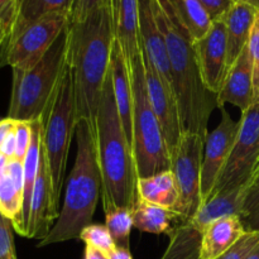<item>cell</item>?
Here are the masks:
<instances>
[{"instance_id": "42", "label": "cell", "mask_w": 259, "mask_h": 259, "mask_svg": "<svg viewBox=\"0 0 259 259\" xmlns=\"http://www.w3.org/2000/svg\"><path fill=\"white\" fill-rule=\"evenodd\" d=\"M108 255L109 259H133L131 250L128 248L121 247H115Z\"/></svg>"}, {"instance_id": "14", "label": "cell", "mask_w": 259, "mask_h": 259, "mask_svg": "<svg viewBox=\"0 0 259 259\" xmlns=\"http://www.w3.org/2000/svg\"><path fill=\"white\" fill-rule=\"evenodd\" d=\"M60 210L53 194L50 164L42 147L39 171L33 190L25 238L38 240L45 239L55 225V220L57 222Z\"/></svg>"}, {"instance_id": "5", "label": "cell", "mask_w": 259, "mask_h": 259, "mask_svg": "<svg viewBox=\"0 0 259 259\" xmlns=\"http://www.w3.org/2000/svg\"><path fill=\"white\" fill-rule=\"evenodd\" d=\"M68 25L45 56L28 70L13 68V86L8 118L37 121L42 116L68 62Z\"/></svg>"}, {"instance_id": "18", "label": "cell", "mask_w": 259, "mask_h": 259, "mask_svg": "<svg viewBox=\"0 0 259 259\" xmlns=\"http://www.w3.org/2000/svg\"><path fill=\"white\" fill-rule=\"evenodd\" d=\"M114 34L128 63L142 53L139 38V0H110Z\"/></svg>"}, {"instance_id": "4", "label": "cell", "mask_w": 259, "mask_h": 259, "mask_svg": "<svg viewBox=\"0 0 259 259\" xmlns=\"http://www.w3.org/2000/svg\"><path fill=\"white\" fill-rule=\"evenodd\" d=\"M76 138V159L67 180L60 215L50 234L38 243V247L78 239L83 228L91 224L99 199L103 194V182L96 158L95 137L88 121H78Z\"/></svg>"}, {"instance_id": "19", "label": "cell", "mask_w": 259, "mask_h": 259, "mask_svg": "<svg viewBox=\"0 0 259 259\" xmlns=\"http://www.w3.org/2000/svg\"><path fill=\"white\" fill-rule=\"evenodd\" d=\"M110 76L114 98L125 136L132 144L133 131V85H132L129 63L119 43L114 42L110 62ZM133 147V146H132Z\"/></svg>"}, {"instance_id": "44", "label": "cell", "mask_w": 259, "mask_h": 259, "mask_svg": "<svg viewBox=\"0 0 259 259\" xmlns=\"http://www.w3.org/2000/svg\"><path fill=\"white\" fill-rule=\"evenodd\" d=\"M8 163H9V159L5 158L3 154H0V179H2L5 174H7Z\"/></svg>"}, {"instance_id": "22", "label": "cell", "mask_w": 259, "mask_h": 259, "mask_svg": "<svg viewBox=\"0 0 259 259\" xmlns=\"http://www.w3.org/2000/svg\"><path fill=\"white\" fill-rule=\"evenodd\" d=\"M75 0H19L17 17L3 47L15 39L28 25L53 13H63L70 17Z\"/></svg>"}, {"instance_id": "8", "label": "cell", "mask_w": 259, "mask_h": 259, "mask_svg": "<svg viewBox=\"0 0 259 259\" xmlns=\"http://www.w3.org/2000/svg\"><path fill=\"white\" fill-rule=\"evenodd\" d=\"M206 138L200 134L184 132L180 143L172 153L171 171L176 179L179 202L174 212L180 220L194 217L202 204L201 167Z\"/></svg>"}, {"instance_id": "30", "label": "cell", "mask_w": 259, "mask_h": 259, "mask_svg": "<svg viewBox=\"0 0 259 259\" xmlns=\"http://www.w3.org/2000/svg\"><path fill=\"white\" fill-rule=\"evenodd\" d=\"M248 52L252 61L253 88H254V103L259 104V10L248 40Z\"/></svg>"}, {"instance_id": "15", "label": "cell", "mask_w": 259, "mask_h": 259, "mask_svg": "<svg viewBox=\"0 0 259 259\" xmlns=\"http://www.w3.org/2000/svg\"><path fill=\"white\" fill-rule=\"evenodd\" d=\"M139 38L144 57L174 90L166 40L154 17L152 0H139Z\"/></svg>"}, {"instance_id": "17", "label": "cell", "mask_w": 259, "mask_h": 259, "mask_svg": "<svg viewBox=\"0 0 259 259\" xmlns=\"http://www.w3.org/2000/svg\"><path fill=\"white\" fill-rule=\"evenodd\" d=\"M249 189L250 182L243 186L217 192L200 206L196 214L189 219V222L200 232H204L207 225L222 218L232 215L242 218L244 214Z\"/></svg>"}, {"instance_id": "7", "label": "cell", "mask_w": 259, "mask_h": 259, "mask_svg": "<svg viewBox=\"0 0 259 259\" xmlns=\"http://www.w3.org/2000/svg\"><path fill=\"white\" fill-rule=\"evenodd\" d=\"M133 85V131L132 146L138 179L169 171L171 153L163 129L152 109L147 94L143 53L129 63Z\"/></svg>"}, {"instance_id": "46", "label": "cell", "mask_w": 259, "mask_h": 259, "mask_svg": "<svg viewBox=\"0 0 259 259\" xmlns=\"http://www.w3.org/2000/svg\"><path fill=\"white\" fill-rule=\"evenodd\" d=\"M247 259H259V243L257 244V247L250 252V254L248 255Z\"/></svg>"}, {"instance_id": "3", "label": "cell", "mask_w": 259, "mask_h": 259, "mask_svg": "<svg viewBox=\"0 0 259 259\" xmlns=\"http://www.w3.org/2000/svg\"><path fill=\"white\" fill-rule=\"evenodd\" d=\"M94 137L103 182L104 211L113 207L133 209L138 201V174L133 147L126 138L116 108L110 71L101 94Z\"/></svg>"}, {"instance_id": "34", "label": "cell", "mask_w": 259, "mask_h": 259, "mask_svg": "<svg viewBox=\"0 0 259 259\" xmlns=\"http://www.w3.org/2000/svg\"><path fill=\"white\" fill-rule=\"evenodd\" d=\"M109 2L110 0H75L70 14V23L82 22L94 10Z\"/></svg>"}, {"instance_id": "21", "label": "cell", "mask_w": 259, "mask_h": 259, "mask_svg": "<svg viewBox=\"0 0 259 259\" xmlns=\"http://www.w3.org/2000/svg\"><path fill=\"white\" fill-rule=\"evenodd\" d=\"M258 9L242 0H235L224 17L227 28L228 68L235 62L248 46L250 32L257 17Z\"/></svg>"}, {"instance_id": "32", "label": "cell", "mask_w": 259, "mask_h": 259, "mask_svg": "<svg viewBox=\"0 0 259 259\" xmlns=\"http://www.w3.org/2000/svg\"><path fill=\"white\" fill-rule=\"evenodd\" d=\"M15 133V159L24 161L25 154L32 142V123L17 120L14 126Z\"/></svg>"}, {"instance_id": "45", "label": "cell", "mask_w": 259, "mask_h": 259, "mask_svg": "<svg viewBox=\"0 0 259 259\" xmlns=\"http://www.w3.org/2000/svg\"><path fill=\"white\" fill-rule=\"evenodd\" d=\"M7 37H8L7 29H5V27L2 24V22H0V47H3L4 42L7 40Z\"/></svg>"}, {"instance_id": "23", "label": "cell", "mask_w": 259, "mask_h": 259, "mask_svg": "<svg viewBox=\"0 0 259 259\" xmlns=\"http://www.w3.org/2000/svg\"><path fill=\"white\" fill-rule=\"evenodd\" d=\"M138 199L166 207L174 211L179 202V190L174 172H161L149 177H142L137 182Z\"/></svg>"}, {"instance_id": "6", "label": "cell", "mask_w": 259, "mask_h": 259, "mask_svg": "<svg viewBox=\"0 0 259 259\" xmlns=\"http://www.w3.org/2000/svg\"><path fill=\"white\" fill-rule=\"evenodd\" d=\"M39 121L42 125V147L50 164L53 194L60 206L68 151L78 124L75 85L68 62Z\"/></svg>"}, {"instance_id": "28", "label": "cell", "mask_w": 259, "mask_h": 259, "mask_svg": "<svg viewBox=\"0 0 259 259\" xmlns=\"http://www.w3.org/2000/svg\"><path fill=\"white\" fill-rule=\"evenodd\" d=\"M105 225L110 232L116 247L128 248L132 229L134 228L133 209L113 207L105 211Z\"/></svg>"}, {"instance_id": "20", "label": "cell", "mask_w": 259, "mask_h": 259, "mask_svg": "<svg viewBox=\"0 0 259 259\" xmlns=\"http://www.w3.org/2000/svg\"><path fill=\"white\" fill-rule=\"evenodd\" d=\"M247 233L242 218L238 215L218 219L202 232L201 259H218L227 253Z\"/></svg>"}, {"instance_id": "33", "label": "cell", "mask_w": 259, "mask_h": 259, "mask_svg": "<svg viewBox=\"0 0 259 259\" xmlns=\"http://www.w3.org/2000/svg\"><path fill=\"white\" fill-rule=\"evenodd\" d=\"M13 229L12 222L0 214V259H17Z\"/></svg>"}, {"instance_id": "16", "label": "cell", "mask_w": 259, "mask_h": 259, "mask_svg": "<svg viewBox=\"0 0 259 259\" xmlns=\"http://www.w3.org/2000/svg\"><path fill=\"white\" fill-rule=\"evenodd\" d=\"M220 106L229 103L245 111L254 104L253 70L248 47L243 50L235 62L228 68L222 90L218 94Z\"/></svg>"}, {"instance_id": "12", "label": "cell", "mask_w": 259, "mask_h": 259, "mask_svg": "<svg viewBox=\"0 0 259 259\" xmlns=\"http://www.w3.org/2000/svg\"><path fill=\"white\" fill-rule=\"evenodd\" d=\"M143 63L149 103H151L152 109H153L154 114H156L157 119H158L159 124L163 129L167 146H168L172 158V153L177 148L180 139L184 134L176 95H175L174 90L167 85L166 81L154 70L152 63L144 57V55Z\"/></svg>"}, {"instance_id": "10", "label": "cell", "mask_w": 259, "mask_h": 259, "mask_svg": "<svg viewBox=\"0 0 259 259\" xmlns=\"http://www.w3.org/2000/svg\"><path fill=\"white\" fill-rule=\"evenodd\" d=\"M68 23L67 14L53 13L28 25L13 42L3 47L0 68L4 66L20 70L33 67L52 47Z\"/></svg>"}, {"instance_id": "38", "label": "cell", "mask_w": 259, "mask_h": 259, "mask_svg": "<svg viewBox=\"0 0 259 259\" xmlns=\"http://www.w3.org/2000/svg\"><path fill=\"white\" fill-rule=\"evenodd\" d=\"M7 174L14 182L17 189L23 194V187H24V168H23V161L13 158L8 163Z\"/></svg>"}, {"instance_id": "24", "label": "cell", "mask_w": 259, "mask_h": 259, "mask_svg": "<svg viewBox=\"0 0 259 259\" xmlns=\"http://www.w3.org/2000/svg\"><path fill=\"white\" fill-rule=\"evenodd\" d=\"M134 228L149 234H171L172 222L180 220L172 210L138 199L133 207Z\"/></svg>"}, {"instance_id": "25", "label": "cell", "mask_w": 259, "mask_h": 259, "mask_svg": "<svg viewBox=\"0 0 259 259\" xmlns=\"http://www.w3.org/2000/svg\"><path fill=\"white\" fill-rule=\"evenodd\" d=\"M169 237V244L161 259H201L202 232L189 220H180L175 225Z\"/></svg>"}, {"instance_id": "9", "label": "cell", "mask_w": 259, "mask_h": 259, "mask_svg": "<svg viewBox=\"0 0 259 259\" xmlns=\"http://www.w3.org/2000/svg\"><path fill=\"white\" fill-rule=\"evenodd\" d=\"M239 123L232 153L210 196L249 184L259 168V104L254 103L243 111Z\"/></svg>"}, {"instance_id": "40", "label": "cell", "mask_w": 259, "mask_h": 259, "mask_svg": "<svg viewBox=\"0 0 259 259\" xmlns=\"http://www.w3.org/2000/svg\"><path fill=\"white\" fill-rule=\"evenodd\" d=\"M15 121L17 120H14L12 118H8V116L4 119H0V148H2V144L4 142L5 137L14 129Z\"/></svg>"}, {"instance_id": "2", "label": "cell", "mask_w": 259, "mask_h": 259, "mask_svg": "<svg viewBox=\"0 0 259 259\" xmlns=\"http://www.w3.org/2000/svg\"><path fill=\"white\" fill-rule=\"evenodd\" d=\"M152 8L166 40L182 128L184 132L206 138L210 116L220 108L218 95L205 86L194 42L177 17L171 0H152Z\"/></svg>"}, {"instance_id": "36", "label": "cell", "mask_w": 259, "mask_h": 259, "mask_svg": "<svg viewBox=\"0 0 259 259\" xmlns=\"http://www.w3.org/2000/svg\"><path fill=\"white\" fill-rule=\"evenodd\" d=\"M19 0H0V22L9 34L15 17H17Z\"/></svg>"}, {"instance_id": "1", "label": "cell", "mask_w": 259, "mask_h": 259, "mask_svg": "<svg viewBox=\"0 0 259 259\" xmlns=\"http://www.w3.org/2000/svg\"><path fill=\"white\" fill-rule=\"evenodd\" d=\"M68 63L73 76L77 118L78 121H88L95 133L99 104L115 42L110 2L94 10L82 22L68 23Z\"/></svg>"}, {"instance_id": "29", "label": "cell", "mask_w": 259, "mask_h": 259, "mask_svg": "<svg viewBox=\"0 0 259 259\" xmlns=\"http://www.w3.org/2000/svg\"><path fill=\"white\" fill-rule=\"evenodd\" d=\"M78 239L82 240L85 245H90V247L103 250L108 254L116 247L106 225L89 224L88 227L83 228Z\"/></svg>"}, {"instance_id": "26", "label": "cell", "mask_w": 259, "mask_h": 259, "mask_svg": "<svg viewBox=\"0 0 259 259\" xmlns=\"http://www.w3.org/2000/svg\"><path fill=\"white\" fill-rule=\"evenodd\" d=\"M177 17L192 42L202 39L212 25V18L199 0H171Z\"/></svg>"}, {"instance_id": "41", "label": "cell", "mask_w": 259, "mask_h": 259, "mask_svg": "<svg viewBox=\"0 0 259 259\" xmlns=\"http://www.w3.org/2000/svg\"><path fill=\"white\" fill-rule=\"evenodd\" d=\"M82 259H109L108 253L103 252L100 249L86 245L85 250H83V258Z\"/></svg>"}, {"instance_id": "35", "label": "cell", "mask_w": 259, "mask_h": 259, "mask_svg": "<svg viewBox=\"0 0 259 259\" xmlns=\"http://www.w3.org/2000/svg\"><path fill=\"white\" fill-rule=\"evenodd\" d=\"M242 222L247 232H259V196L247 200Z\"/></svg>"}, {"instance_id": "43", "label": "cell", "mask_w": 259, "mask_h": 259, "mask_svg": "<svg viewBox=\"0 0 259 259\" xmlns=\"http://www.w3.org/2000/svg\"><path fill=\"white\" fill-rule=\"evenodd\" d=\"M255 196H259V168L254 174V176H253L252 181H250V189H249L248 199H250V197H255Z\"/></svg>"}, {"instance_id": "39", "label": "cell", "mask_w": 259, "mask_h": 259, "mask_svg": "<svg viewBox=\"0 0 259 259\" xmlns=\"http://www.w3.org/2000/svg\"><path fill=\"white\" fill-rule=\"evenodd\" d=\"M0 154L10 159L15 158V133H14V129L5 137L4 142L2 144V148H0Z\"/></svg>"}, {"instance_id": "37", "label": "cell", "mask_w": 259, "mask_h": 259, "mask_svg": "<svg viewBox=\"0 0 259 259\" xmlns=\"http://www.w3.org/2000/svg\"><path fill=\"white\" fill-rule=\"evenodd\" d=\"M199 2L209 12L212 20H219L225 17L235 0H199Z\"/></svg>"}, {"instance_id": "27", "label": "cell", "mask_w": 259, "mask_h": 259, "mask_svg": "<svg viewBox=\"0 0 259 259\" xmlns=\"http://www.w3.org/2000/svg\"><path fill=\"white\" fill-rule=\"evenodd\" d=\"M23 194L17 189L14 182L5 174L0 179V214L12 222L15 232H22Z\"/></svg>"}, {"instance_id": "11", "label": "cell", "mask_w": 259, "mask_h": 259, "mask_svg": "<svg viewBox=\"0 0 259 259\" xmlns=\"http://www.w3.org/2000/svg\"><path fill=\"white\" fill-rule=\"evenodd\" d=\"M222 119L211 133L207 134L205 141L204 158L201 167V200L202 204L212 194L220 174L224 169L233 146L239 132L240 123L233 120L232 115L227 111L224 105L220 106ZM201 204V205H202Z\"/></svg>"}, {"instance_id": "47", "label": "cell", "mask_w": 259, "mask_h": 259, "mask_svg": "<svg viewBox=\"0 0 259 259\" xmlns=\"http://www.w3.org/2000/svg\"><path fill=\"white\" fill-rule=\"evenodd\" d=\"M242 2H245L248 3V4L253 5L254 8H257V9L259 10V0H242Z\"/></svg>"}, {"instance_id": "13", "label": "cell", "mask_w": 259, "mask_h": 259, "mask_svg": "<svg viewBox=\"0 0 259 259\" xmlns=\"http://www.w3.org/2000/svg\"><path fill=\"white\" fill-rule=\"evenodd\" d=\"M194 47L205 86L218 95L228 72V43L224 18L214 20L207 34L195 42Z\"/></svg>"}, {"instance_id": "31", "label": "cell", "mask_w": 259, "mask_h": 259, "mask_svg": "<svg viewBox=\"0 0 259 259\" xmlns=\"http://www.w3.org/2000/svg\"><path fill=\"white\" fill-rule=\"evenodd\" d=\"M259 243V232H247L235 245L218 259H247Z\"/></svg>"}]
</instances>
